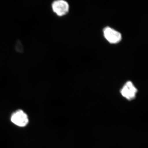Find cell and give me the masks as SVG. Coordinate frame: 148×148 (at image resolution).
Segmentation results:
<instances>
[{
	"label": "cell",
	"instance_id": "6da1fadb",
	"mask_svg": "<svg viewBox=\"0 0 148 148\" xmlns=\"http://www.w3.org/2000/svg\"><path fill=\"white\" fill-rule=\"evenodd\" d=\"M51 8L53 12L57 16H62L69 12L70 7L65 0H56L52 3Z\"/></svg>",
	"mask_w": 148,
	"mask_h": 148
},
{
	"label": "cell",
	"instance_id": "7a4b0ae2",
	"mask_svg": "<svg viewBox=\"0 0 148 148\" xmlns=\"http://www.w3.org/2000/svg\"><path fill=\"white\" fill-rule=\"evenodd\" d=\"M103 35L106 40L110 43L117 44L122 40V35L118 32L110 27H106L103 30Z\"/></svg>",
	"mask_w": 148,
	"mask_h": 148
},
{
	"label": "cell",
	"instance_id": "3957f363",
	"mask_svg": "<svg viewBox=\"0 0 148 148\" xmlns=\"http://www.w3.org/2000/svg\"><path fill=\"white\" fill-rule=\"evenodd\" d=\"M120 92L124 98L129 101H131L135 99L136 97L138 89L132 82L128 81L122 88Z\"/></svg>",
	"mask_w": 148,
	"mask_h": 148
},
{
	"label": "cell",
	"instance_id": "277c9868",
	"mask_svg": "<svg viewBox=\"0 0 148 148\" xmlns=\"http://www.w3.org/2000/svg\"><path fill=\"white\" fill-rule=\"evenodd\" d=\"M11 121L14 124L20 127H24L28 123L27 115L21 110L17 111L12 116Z\"/></svg>",
	"mask_w": 148,
	"mask_h": 148
}]
</instances>
